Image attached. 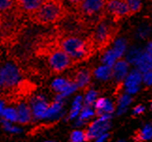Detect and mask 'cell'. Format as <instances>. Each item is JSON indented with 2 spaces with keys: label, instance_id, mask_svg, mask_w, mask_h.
<instances>
[{
  "label": "cell",
  "instance_id": "cell-1",
  "mask_svg": "<svg viewBox=\"0 0 152 142\" xmlns=\"http://www.w3.org/2000/svg\"><path fill=\"white\" fill-rule=\"evenodd\" d=\"M57 46L71 57L73 63L86 60L96 51L89 37L62 33L56 38Z\"/></svg>",
  "mask_w": 152,
  "mask_h": 142
},
{
  "label": "cell",
  "instance_id": "cell-2",
  "mask_svg": "<svg viewBox=\"0 0 152 142\" xmlns=\"http://www.w3.org/2000/svg\"><path fill=\"white\" fill-rule=\"evenodd\" d=\"M69 11L62 0H44L39 8L29 16L34 23L50 26L61 22L68 16Z\"/></svg>",
  "mask_w": 152,
  "mask_h": 142
},
{
  "label": "cell",
  "instance_id": "cell-3",
  "mask_svg": "<svg viewBox=\"0 0 152 142\" xmlns=\"http://www.w3.org/2000/svg\"><path fill=\"white\" fill-rule=\"evenodd\" d=\"M119 26L116 25L109 17L105 16L92 26V30L88 36L96 51H102L113 42L115 37L118 33Z\"/></svg>",
  "mask_w": 152,
  "mask_h": 142
},
{
  "label": "cell",
  "instance_id": "cell-4",
  "mask_svg": "<svg viewBox=\"0 0 152 142\" xmlns=\"http://www.w3.org/2000/svg\"><path fill=\"white\" fill-rule=\"evenodd\" d=\"M106 2L107 0H81L75 8L77 18L86 27H92L106 16Z\"/></svg>",
  "mask_w": 152,
  "mask_h": 142
},
{
  "label": "cell",
  "instance_id": "cell-5",
  "mask_svg": "<svg viewBox=\"0 0 152 142\" xmlns=\"http://www.w3.org/2000/svg\"><path fill=\"white\" fill-rule=\"evenodd\" d=\"M39 52L47 56L49 67L56 73L62 72L73 64L71 57L57 46L56 38L39 48Z\"/></svg>",
  "mask_w": 152,
  "mask_h": 142
},
{
  "label": "cell",
  "instance_id": "cell-6",
  "mask_svg": "<svg viewBox=\"0 0 152 142\" xmlns=\"http://www.w3.org/2000/svg\"><path fill=\"white\" fill-rule=\"evenodd\" d=\"M105 12L106 16L115 23L132 15L126 0H107Z\"/></svg>",
  "mask_w": 152,
  "mask_h": 142
},
{
  "label": "cell",
  "instance_id": "cell-7",
  "mask_svg": "<svg viewBox=\"0 0 152 142\" xmlns=\"http://www.w3.org/2000/svg\"><path fill=\"white\" fill-rule=\"evenodd\" d=\"M111 127V115H102L98 119L93 121L87 127L86 134L87 140H93L100 135L107 133Z\"/></svg>",
  "mask_w": 152,
  "mask_h": 142
},
{
  "label": "cell",
  "instance_id": "cell-8",
  "mask_svg": "<svg viewBox=\"0 0 152 142\" xmlns=\"http://www.w3.org/2000/svg\"><path fill=\"white\" fill-rule=\"evenodd\" d=\"M5 88H13L17 86L21 79V73L19 68L12 63H7L3 67Z\"/></svg>",
  "mask_w": 152,
  "mask_h": 142
},
{
  "label": "cell",
  "instance_id": "cell-9",
  "mask_svg": "<svg viewBox=\"0 0 152 142\" xmlns=\"http://www.w3.org/2000/svg\"><path fill=\"white\" fill-rule=\"evenodd\" d=\"M49 104L42 96H37L31 99L30 108L32 111V116L35 120H44V116L48 109Z\"/></svg>",
  "mask_w": 152,
  "mask_h": 142
},
{
  "label": "cell",
  "instance_id": "cell-10",
  "mask_svg": "<svg viewBox=\"0 0 152 142\" xmlns=\"http://www.w3.org/2000/svg\"><path fill=\"white\" fill-rule=\"evenodd\" d=\"M143 81V75L139 70H133L125 78L124 85L128 93L132 94L138 92L141 82Z\"/></svg>",
  "mask_w": 152,
  "mask_h": 142
},
{
  "label": "cell",
  "instance_id": "cell-11",
  "mask_svg": "<svg viewBox=\"0 0 152 142\" xmlns=\"http://www.w3.org/2000/svg\"><path fill=\"white\" fill-rule=\"evenodd\" d=\"M44 0H15L16 11L28 17L36 11Z\"/></svg>",
  "mask_w": 152,
  "mask_h": 142
},
{
  "label": "cell",
  "instance_id": "cell-12",
  "mask_svg": "<svg viewBox=\"0 0 152 142\" xmlns=\"http://www.w3.org/2000/svg\"><path fill=\"white\" fill-rule=\"evenodd\" d=\"M94 108H95V112L98 116L106 115V114L111 115L115 110V106L113 103L107 98L104 97L97 99V101L94 104Z\"/></svg>",
  "mask_w": 152,
  "mask_h": 142
},
{
  "label": "cell",
  "instance_id": "cell-13",
  "mask_svg": "<svg viewBox=\"0 0 152 142\" xmlns=\"http://www.w3.org/2000/svg\"><path fill=\"white\" fill-rule=\"evenodd\" d=\"M17 122L22 124H26L33 118L30 106L26 103H21L17 106Z\"/></svg>",
  "mask_w": 152,
  "mask_h": 142
},
{
  "label": "cell",
  "instance_id": "cell-14",
  "mask_svg": "<svg viewBox=\"0 0 152 142\" xmlns=\"http://www.w3.org/2000/svg\"><path fill=\"white\" fill-rule=\"evenodd\" d=\"M91 79L90 71L86 68H81L75 73L73 82L77 85L78 88H86L89 84Z\"/></svg>",
  "mask_w": 152,
  "mask_h": 142
},
{
  "label": "cell",
  "instance_id": "cell-15",
  "mask_svg": "<svg viewBox=\"0 0 152 142\" xmlns=\"http://www.w3.org/2000/svg\"><path fill=\"white\" fill-rule=\"evenodd\" d=\"M63 104L55 101L54 103H52L49 105L48 109L46 111L45 116H44V120H48V121H55L61 118L63 116Z\"/></svg>",
  "mask_w": 152,
  "mask_h": 142
},
{
  "label": "cell",
  "instance_id": "cell-16",
  "mask_svg": "<svg viewBox=\"0 0 152 142\" xmlns=\"http://www.w3.org/2000/svg\"><path fill=\"white\" fill-rule=\"evenodd\" d=\"M112 76L116 81L123 80L128 75V64L124 61H118L114 64Z\"/></svg>",
  "mask_w": 152,
  "mask_h": 142
},
{
  "label": "cell",
  "instance_id": "cell-17",
  "mask_svg": "<svg viewBox=\"0 0 152 142\" xmlns=\"http://www.w3.org/2000/svg\"><path fill=\"white\" fill-rule=\"evenodd\" d=\"M95 114H96V112H95L94 109H92V106H83V109H82L78 118L76 119L75 125L76 126L84 125V124L87 121H89Z\"/></svg>",
  "mask_w": 152,
  "mask_h": 142
},
{
  "label": "cell",
  "instance_id": "cell-18",
  "mask_svg": "<svg viewBox=\"0 0 152 142\" xmlns=\"http://www.w3.org/2000/svg\"><path fill=\"white\" fill-rule=\"evenodd\" d=\"M136 64L138 70L142 73H145L149 70H152V56L148 53L139 56L136 59Z\"/></svg>",
  "mask_w": 152,
  "mask_h": 142
},
{
  "label": "cell",
  "instance_id": "cell-19",
  "mask_svg": "<svg viewBox=\"0 0 152 142\" xmlns=\"http://www.w3.org/2000/svg\"><path fill=\"white\" fill-rule=\"evenodd\" d=\"M83 103H84V99L82 96H76L74 98L71 111H69V120L77 119L82 109H83Z\"/></svg>",
  "mask_w": 152,
  "mask_h": 142
},
{
  "label": "cell",
  "instance_id": "cell-20",
  "mask_svg": "<svg viewBox=\"0 0 152 142\" xmlns=\"http://www.w3.org/2000/svg\"><path fill=\"white\" fill-rule=\"evenodd\" d=\"M113 71L111 69V67L108 66H102L98 67L94 71V75L98 80H109L111 77H112Z\"/></svg>",
  "mask_w": 152,
  "mask_h": 142
},
{
  "label": "cell",
  "instance_id": "cell-21",
  "mask_svg": "<svg viewBox=\"0 0 152 142\" xmlns=\"http://www.w3.org/2000/svg\"><path fill=\"white\" fill-rule=\"evenodd\" d=\"M14 9L16 10L15 0H0V14L8 15Z\"/></svg>",
  "mask_w": 152,
  "mask_h": 142
},
{
  "label": "cell",
  "instance_id": "cell-22",
  "mask_svg": "<svg viewBox=\"0 0 152 142\" xmlns=\"http://www.w3.org/2000/svg\"><path fill=\"white\" fill-rule=\"evenodd\" d=\"M131 102H132V97L129 96V94H123V96H121L118 102V111H116L118 115L123 114L127 110L128 106L131 104Z\"/></svg>",
  "mask_w": 152,
  "mask_h": 142
},
{
  "label": "cell",
  "instance_id": "cell-23",
  "mask_svg": "<svg viewBox=\"0 0 152 142\" xmlns=\"http://www.w3.org/2000/svg\"><path fill=\"white\" fill-rule=\"evenodd\" d=\"M136 139L139 141H148L152 139V124L148 123V124H145V125L140 130Z\"/></svg>",
  "mask_w": 152,
  "mask_h": 142
},
{
  "label": "cell",
  "instance_id": "cell-24",
  "mask_svg": "<svg viewBox=\"0 0 152 142\" xmlns=\"http://www.w3.org/2000/svg\"><path fill=\"white\" fill-rule=\"evenodd\" d=\"M69 81L71 80H68L66 79H62V78H58V79H56L54 81H53L52 87L58 93H62L64 91H65L67 86L69 85Z\"/></svg>",
  "mask_w": 152,
  "mask_h": 142
},
{
  "label": "cell",
  "instance_id": "cell-25",
  "mask_svg": "<svg viewBox=\"0 0 152 142\" xmlns=\"http://www.w3.org/2000/svg\"><path fill=\"white\" fill-rule=\"evenodd\" d=\"M1 116L3 120L10 122H17V110L14 108H5Z\"/></svg>",
  "mask_w": 152,
  "mask_h": 142
},
{
  "label": "cell",
  "instance_id": "cell-26",
  "mask_svg": "<svg viewBox=\"0 0 152 142\" xmlns=\"http://www.w3.org/2000/svg\"><path fill=\"white\" fill-rule=\"evenodd\" d=\"M98 99V93L96 91L94 90H89L87 91L86 96H85V98H84V103H85V106H94L95 102L97 101Z\"/></svg>",
  "mask_w": 152,
  "mask_h": 142
},
{
  "label": "cell",
  "instance_id": "cell-27",
  "mask_svg": "<svg viewBox=\"0 0 152 142\" xmlns=\"http://www.w3.org/2000/svg\"><path fill=\"white\" fill-rule=\"evenodd\" d=\"M86 134L82 130H74L71 134V142H86Z\"/></svg>",
  "mask_w": 152,
  "mask_h": 142
},
{
  "label": "cell",
  "instance_id": "cell-28",
  "mask_svg": "<svg viewBox=\"0 0 152 142\" xmlns=\"http://www.w3.org/2000/svg\"><path fill=\"white\" fill-rule=\"evenodd\" d=\"M1 123H2V126L4 128V130L6 132L8 133H10V134H17V133H20L22 131V129L18 126H15L13 122H8L6 120H2L1 121Z\"/></svg>",
  "mask_w": 152,
  "mask_h": 142
},
{
  "label": "cell",
  "instance_id": "cell-29",
  "mask_svg": "<svg viewBox=\"0 0 152 142\" xmlns=\"http://www.w3.org/2000/svg\"><path fill=\"white\" fill-rule=\"evenodd\" d=\"M126 2L132 15L141 9V0H126Z\"/></svg>",
  "mask_w": 152,
  "mask_h": 142
},
{
  "label": "cell",
  "instance_id": "cell-30",
  "mask_svg": "<svg viewBox=\"0 0 152 142\" xmlns=\"http://www.w3.org/2000/svg\"><path fill=\"white\" fill-rule=\"evenodd\" d=\"M143 81L147 85H152V70L144 73L143 75Z\"/></svg>",
  "mask_w": 152,
  "mask_h": 142
},
{
  "label": "cell",
  "instance_id": "cell-31",
  "mask_svg": "<svg viewBox=\"0 0 152 142\" xmlns=\"http://www.w3.org/2000/svg\"><path fill=\"white\" fill-rule=\"evenodd\" d=\"M144 111H145V106L142 105H138L133 109V114L134 115H140V114H142Z\"/></svg>",
  "mask_w": 152,
  "mask_h": 142
},
{
  "label": "cell",
  "instance_id": "cell-32",
  "mask_svg": "<svg viewBox=\"0 0 152 142\" xmlns=\"http://www.w3.org/2000/svg\"><path fill=\"white\" fill-rule=\"evenodd\" d=\"M109 138V134L108 133H105L102 135H100V137H98L97 138L95 139H93L92 142H105Z\"/></svg>",
  "mask_w": 152,
  "mask_h": 142
},
{
  "label": "cell",
  "instance_id": "cell-33",
  "mask_svg": "<svg viewBox=\"0 0 152 142\" xmlns=\"http://www.w3.org/2000/svg\"><path fill=\"white\" fill-rule=\"evenodd\" d=\"M2 88H5V78H4L3 67H0V89Z\"/></svg>",
  "mask_w": 152,
  "mask_h": 142
},
{
  "label": "cell",
  "instance_id": "cell-34",
  "mask_svg": "<svg viewBox=\"0 0 152 142\" xmlns=\"http://www.w3.org/2000/svg\"><path fill=\"white\" fill-rule=\"evenodd\" d=\"M67 1H68V2H69V4H71V5L72 6V7L75 9V8L78 6V4L80 3L81 0H67Z\"/></svg>",
  "mask_w": 152,
  "mask_h": 142
},
{
  "label": "cell",
  "instance_id": "cell-35",
  "mask_svg": "<svg viewBox=\"0 0 152 142\" xmlns=\"http://www.w3.org/2000/svg\"><path fill=\"white\" fill-rule=\"evenodd\" d=\"M5 102L3 101V100H1L0 99V116H1V114H2V112H3V110L5 109Z\"/></svg>",
  "mask_w": 152,
  "mask_h": 142
},
{
  "label": "cell",
  "instance_id": "cell-36",
  "mask_svg": "<svg viewBox=\"0 0 152 142\" xmlns=\"http://www.w3.org/2000/svg\"><path fill=\"white\" fill-rule=\"evenodd\" d=\"M116 142H126L125 140H118V141H116Z\"/></svg>",
  "mask_w": 152,
  "mask_h": 142
},
{
  "label": "cell",
  "instance_id": "cell-37",
  "mask_svg": "<svg viewBox=\"0 0 152 142\" xmlns=\"http://www.w3.org/2000/svg\"><path fill=\"white\" fill-rule=\"evenodd\" d=\"M45 142H53V141H45Z\"/></svg>",
  "mask_w": 152,
  "mask_h": 142
},
{
  "label": "cell",
  "instance_id": "cell-38",
  "mask_svg": "<svg viewBox=\"0 0 152 142\" xmlns=\"http://www.w3.org/2000/svg\"><path fill=\"white\" fill-rule=\"evenodd\" d=\"M151 109H152V102H151Z\"/></svg>",
  "mask_w": 152,
  "mask_h": 142
},
{
  "label": "cell",
  "instance_id": "cell-39",
  "mask_svg": "<svg viewBox=\"0 0 152 142\" xmlns=\"http://www.w3.org/2000/svg\"><path fill=\"white\" fill-rule=\"evenodd\" d=\"M136 142H139V141H136Z\"/></svg>",
  "mask_w": 152,
  "mask_h": 142
}]
</instances>
